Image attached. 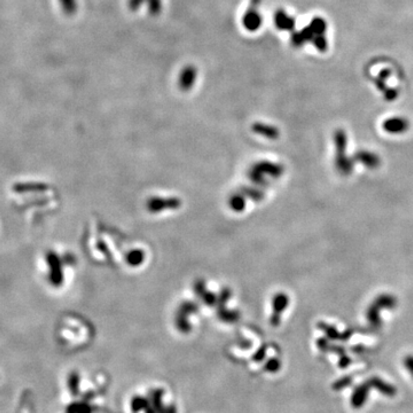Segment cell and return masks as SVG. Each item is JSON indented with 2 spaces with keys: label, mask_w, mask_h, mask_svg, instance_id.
I'll use <instances>...</instances> for the list:
<instances>
[{
  "label": "cell",
  "mask_w": 413,
  "mask_h": 413,
  "mask_svg": "<svg viewBox=\"0 0 413 413\" xmlns=\"http://www.w3.org/2000/svg\"><path fill=\"white\" fill-rule=\"evenodd\" d=\"M274 22L277 23V26L280 28V29H289L294 23L292 18L287 17V14L282 13V12L277 13V15L274 17Z\"/></svg>",
  "instance_id": "6"
},
{
  "label": "cell",
  "mask_w": 413,
  "mask_h": 413,
  "mask_svg": "<svg viewBox=\"0 0 413 413\" xmlns=\"http://www.w3.org/2000/svg\"><path fill=\"white\" fill-rule=\"evenodd\" d=\"M367 382L369 383L371 387L377 389V390H379L381 394H383L384 396L394 397L396 395V388L392 387V385L389 384L388 382H385L384 380L380 379V377H377V376L371 377Z\"/></svg>",
  "instance_id": "2"
},
{
  "label": "cell",
  "mask_w": 413,
  "mask_h": 413,
  "mask_svg": "<svg viewBox=\"0 0 413 413\" xmlns=\"http://www.w3.org/2000/svg\"><path fill=\"white\" fill-rule=\"evenodd\" d=\"M148 3L149 11H151L152 14H157L161 10V2L160 0H130V7L132 10L139 7L143 3Z\"/></svg>",
  "instance_id": "5"
},
{
  "label": "cell",
  "mask_w": 413,
  "mask_h": 413,
  "mask_svg": "<svg viewBox=\"0 0 413 413\" xmlns=\"http://www.w3.org/2000/svg\"><path fill=\"white\" fill-rule=\"evenodd\" d=\"M195 77H196V69L194 68V67H192V66L186 67V68H185L182 72V74H180V77H179L180 86H182L183 89H190L191 86L194 84Z\"/></svg>",
  "instance_id": "4"
},
{
  "label": "cell",
  "mask_w": 413,
  "mask_h": 413,
  "mask_svg": "<svg viewBox=\"0 0 413 413\" xmlns=\"http://www.w3.org/2000/svg\"><path fill=\"white\" fill-rule=\"evenodd\" d=\"M403 125L405 127V123L403 121L396 119L395 122L394 121H389L387 124H384V127H387V130H389V131H391L392 128H396L395 132H397V131H400V130H403L402 129Z\"/></svg>",
  "instance_id": "7"
},
{
  "label": "cell",
  "mask_w": 413,
  "mask_h": 413,
  "mask_svg": "<svg viewBox=\"0 0 413 413\" xmlns=\"http://www.w3.org/2000/svg\"><path fill=\"white\" fill-rule=\"evenodd\" d=\"M262 23V18L256 10H250L243 17V25L248 30H257Z\"/></svg>",
  "instance_id": "3"
},
{
  "label": "cell",
  "mask_w": 413,
  "mask_h": 413,
  "mask_svg": "<svg viewBox=\"0 0 413 413\" xmlns=\"http://www.w3.org/2000/svg\"><path fill=\"white\" fill-rule=\"evenodd\" d=\"M372 387L369 385L368 382L363 383L353 390L351 399H350V403H351V406L353 408H361L366 403V400L368 398V391Z\"/></svg>",
  "instance_id": "1"
},
{
  "label": "cell",
  "mask_w": 413,
  "mask_h": 413,
  "mask_svg": "<svg viewBox=\"0 0 413 413\" xmlns=\"http://www.w3.org/2000/svg\"><path fill=\"white\" fill-rule=\"evenodd\" d=\"M61 3L64 4L65 10L68 12V13H73L76 9V2L75 0H61Z\"/></svg>",
  "instance_id": "8"
},
{
  "label": "cell",
  "mask_w": 413,
  "mask_h": 413,
  "mask_svg": "<svg viewBox=\"0 0 413 413\" xmlns=\"http://www.w3.org/2000/svg\"><path fill=\"white\" fill-rule=\"evenodd\" d=\"M404 365H405V368L407 369V372L410 373L411 376H412V379H413V356L405 357Z\"/></svg>",
  "instance_id": "9"
}]
</instances>
